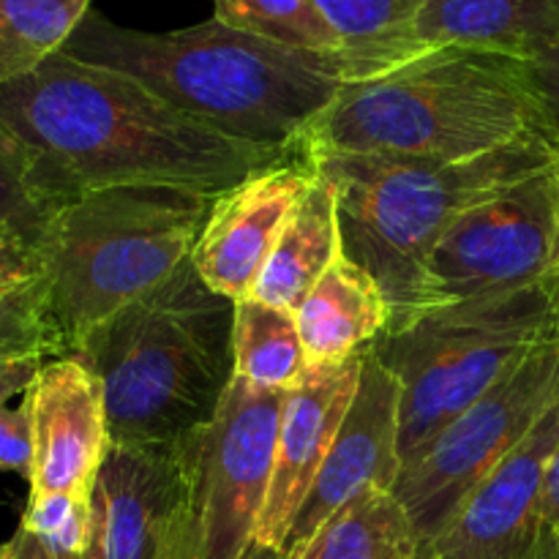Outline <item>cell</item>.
<instances>
[{
    "label": "cell",
    "instance_id": "d590c367",
    "mask_svg": "<svg viewBox=\"0 0 559 559\" xmlns=\"http://www.w3.org/2000/svg\"><path fill=\"white\" fill-rule=\"evenodd\" d=\"M0 555H3V544H0Z\"/></svg>",
    "mask_w": 559,
    "mask_h": 559
},
{
    "label": "cell",
    "instance_id": "5b68a950",
    "mask_svg": "<svg viewBox=\"0 0 559 559\" xmlns=\"http://www.w3.org/2000/svg\"><path fill=\"white\" fill-rule=\"evenodd\" d=\"M306 156L336 191L342 254L380 284L391 309L388 328L431 309L429 257L469 207L559 162V151L544 134L453 164L344 153Z\"/></svg>",
    "mask_w": 559,
    "mask_h": 559
},
{
    "label": "cell",
    "instance_id": "7402d4cb",
    "mask_svg": "<svg viewBox=\"0 0 559 559\" xmlns=\"http://www.w3.org/2000/svg\"><path fill=\"white\" fill-rule=\"evenodd\" d=\"M235 377L260 391H293L309 374L295 311L243 298L235 304Z\"/></svg>",
    "mask_w": 559,
    "mask_h": 559
},
{
    "label": "cell",
    "instance_id": "d4e9b609",
    "mask_svg": "<svg viewBox=\"0 0 559 559\" xmlns=\"http://www.w3.org/2000/svg\"><path fill=\"white\" fill-rule=\"evenodd\" d=\"M213 16L265 41L342 63V41L314 0H213Z\"/></svg>",
    "mask_w": 559,
    "mask_h": 559
},
{
    "label": "cell",
    "instance_id": "7c38bea8",
    "mask_svg": "<svg viewBox=\"0 0 559 559\" xmlns=\"http://www.w3.org/2000/svg\"><path fill=\"white\" fill-rule=\"evenodd\" d=\"M557 442L559 402L475 489L424 559H559V530L540 502Z\"/></svg>",
    "mask_w": 559,
    "mask_h": 559
},
{
    "label": "cell",
    "instance_id": "7a4b0ae2",
    "mask_svg": "<svg viewBox=\"0 0 559 559\" xmlns=\"http://www.w3.org/2000/svg\"><path fill=\"white\" fill-rule=\"evenodd\" d=\"M60 52L123 71L186 118L271 151H300L306 129L347 82L338 60L265 41L216 16L147 33L91 9Z\"/></svg>",
    "mask_w": 559,
    "mask_h": 559
},
{
    "label": "cell",
    "instance_id": "9a60e30c",
    "mask_svg": "<svg viewBox=\"0 0 559 559\" xmlns=\"http://www.w3.org/2000/svg\"><path fill=\"white\" fill-rule=\"evenodd\" d=\"M31 495L91 497L109 451L102 385L76 355L49 358L31 393Z\"/></svg>",
    "mask_w": 559,
    "mask_h": 559
},
{
    "label": "cell",
    "instance_id": "4dcf8cb0",
    "mask_svg": "<svg viewBox=\"0 0 559 559\" xmlns=\"http://www.w3.org/2000/svg\"><path fill=\"white\" fill-rule=\"evenodd\" d=\"M36 278H41V260L0 240V295L25 287Z\"/></svg>",
    "mask_w": 559,
    "mask_h": 559
},
{
    "label": "cell",
    "instance_id": "44dd1931",
    "mask_svg": "<svg viewBox=\"0 0 559 559\" xmlns=\"http://www.w3.org/2000/svg\"><path fill=\"white\" fill-rule=\"evenodd\" d=\"M295 559H424L393 491H364L333 513Z\"/></svg>",
    "mask_w": 559,
    "mask_h": 559
},
{
    "label": "cell",
    "instance_id": "836d02e7",
    "mask_svg": "<svg viewBox=\"0 0 559 559\" xmlns=\"http://www.w3.org/2000/svg\"><path fill=\"white\" fill-rule=\"evenodd\" d=\"M240 559H284L282 557V549H276V546H267V544H260V540H251L249 549L240 555Z\"/></svg>",
    "mask_w": 559,
    "mask_h": 559
},
{
    "label": "cell",
    "instance_id": "f546056e",
    "mask_svg": "<svg viewBox=\"0 0 559 559\" xmlns=\"http://www.w3.org/2000/svg\"><path fill=\"white\" fill-rule=\"evenodd\" d=\"M47 360L44 355L0 360V409L11 407V399H25L33 391Z\"/></svg>",
    "mask_w": 559,
    "mask_h": 559
},
{
    "label": "cell",
    "instance_id": "603a6c76",
    "mask_svg": "<svg viewBox=\"0 0 559 559\" xmlns=\"http://www.w3.org/2000/svg\"><path fill=\"white\" fill-rule=\"evenodd\" d=\"M69 205L36 153L0 129V240L41 260L55 224Z\"/></svg>",
    "mask_w": 559,
    "mask_h": 559
},
{
    "label": "cell",
    "instance_id": "30bf717a",
    "mask_svg": "<svg viewBox=\"0 0 559 559\" xmlns=\"http://www.w3.org/2000/svg\"><path fill=\"white\" fill-rule=\"evenodd\" d=\"M284 396L233 377L216 415L183 440L200 559H240L257 538Z\"/></svg>",
    "mask_w": 559,
    "mask_h": 559
},
{
    "label": "cell",
    "instance_id": "484cf974",
    "mask_svg": "<svg viewBox=\"0 0 559 559\" xmlns=\"http://www.w3.org/2000/svg\"><path fill=\"white\" fill-rule=\"evenodd\" d=\"M25 527L52 559H85L91 540V497L49 491L27 497Z\"/></svg>",
    "mask_w": 559,
    "mask_h": 559
},
{
    "label": "cell",
    "instance_id": "8fae6325",
    "mask_svg": "<svg viewBox=\"0 0 559 559\" xmlns=\"http://www.w3.org/2000/svg\"><path fill=\"white\" fill-rule=\"evenodd\" d=\"M85 559H200L183 440L109 445L91 491Z\"/></svg>",
    "mask_w": 559,
    "mask_h": 559
},
{
    "label": "cell",
    "instance_id": "4fadbf2b",
    "mask_svg": "<svg viewBox=\"0 0 559 559\" xmlns=\"http://www.w3.org/2000/svg\"><path fill=\"white\" fill-rule=\"evenodd\" d=\"M399 469V382L369 347L347 418L284 538L282 557H298L317 530L364 491H393Z\"/></svg>",
    "mask_w": 559,
    "mask_h": 559
},
{
    "label": "cell",
    "instance_id": "e575fe53",
    "mask_svg": "<svg viewBox=\"0 0 559 559\" xmlns=\"http://www.w3.org/2000/svg\"><path fill=\"white\" fill-rule=\"evenodd\" d=\"M555 325H557V336H559V276L555 282Z\"/></svg>",
    "mask_w": 559,
    "mask_h": 559
},
{
    "label": "cell",
    "instance_id": "52a82bcc",
    "mask_svg": "<svg viewBox=\"0 0 559 559\" xmlns=\"http://www.w3.org/2000/svg\"><path fill=\"white\" fill-rule=\"evenodd\" d=\"M555 282L435 306L371 344L399 382L402 464L555 331Z\"/></svg>",
    "mask_w": 559,
    "mask_h": 559
},
{
    "label": "cell",
    "instance_id": "83f0119b",
    "mask_svg": "<svg viewBox=\"0 0 559 559\" xmlns=\"http://www.w3.org/2000/svg\"><path fill=\"white\" fill-rule=\"evenodd\" d=\"M33 393V391H31ZM33 464V415L31 396L16 407L0 409V469L31 478Z\"/></svg>",
    "mask_w": 559,
    "mask_h": 559
},
{
    "label": "cell",
    "instance_id": "9c48e42d",
    "mask_svg": "<svg viewBox=\"0 0 559 559\" xmlns=\"http://www.w3.org/2000/svg\"><path fill=\"white\" fill-rule=\"evenodd\" d=\"M559 276V162L469 207L426 265L431 309Z\"/></svg>",
    "mask_w": 559,
    "mask_h": 559
},
{
    "label": "cell",
    "instance_id": "3957f363",
    "mask_svg": "<svg viewBox=\"0 0 559 559\" xmlns=\"http://www.w3.org/2000/svg\"><path fill=\"white\" fill-rule=\"evenodd\" d=\"M530 134L549 136L524 60L440 47L371 80L344 82L300 151L453 164Z\"/></svg>",
    "mask_w": 559,
    "mask_h": 559
},
{
    "label": "cell",
    "instance_id": "2e32d148",
    "mask_svg": "<svg viewBox=\"0 0 559 559\" xmlns=\"http://www.w3.org/2000/svg\"><path fill=\"white\" fill-rule=\"evenodd\" d=\"M364 355H353L344 364L309 369L306 380L284 396L271 489L257 524L260 544L282 549L347 418V409L358 391Z\"/></svg>",
    "mask_w": 559,
    "mask_h": 559
},
{
    "label": "cell",
    "instance_id": "d6986e66",
    "mask_svg": "<svg viewBox=\"0 0 559 559\" xmlns=\"http://www.w3.org/2000/svg\"><path fill=\"white\" fill-rule=\"evenodd\" d=\"M338 257H342V229H338L336 191L317 173L298 211L278 235L249 298L298 311L306 295L331 271Z\"/></svg>",
    "mask_w": 559,
    "mask_h": 559
},
{
    "label": "cell",
    "instance_id": "ffe728a7",
    "mask_svg": "<svg viewBox=\"0 0 559 559\" xmlns=\"http://www.w3.org/2000/svg\"><path fill=\"white\" fill-rule=\"evenodd\" d=\"M342 41L347 82L371 80L424 55L415 25L424 0H314Z\"/></svg>",
    "mask_w": 559,
    "mask_h": 559
},
{
    "label": "cell",
    "instance_id": "6da1fadb",
    "mask_svg": "<svg viewBox=\"0 0 559 559\" xmlns=\"http://www.w3.org/2000/svg\"><path fill=\"white\" fill-rule=\"evenodd\" d=\"M0 129L36 153L69 202L115 186H173L222 197L300 153L216 134L134 76L66 52L0 82Z\"/></svg>",
    "mask_w": 559,
    "mask_h": 559
},
{
    "label": "cell",
    "instance_id": "e0dca14e",
    "mask_svg": "<svg viewBox=\"0 0 559 559\" xmlns=\"http://www.w3.org/2000/svg\"><path fill=\"white\" fill-rule=\"evenodd\" d=\"M415 36L424 52L464 47L530 60L559 38V0H424Z\"/></svg>",
    "mask_w": 559,
    "mask_h": 559
},
{
    "label": "cell",
    "instance_id": "cb8c5ba5",
    "mask_svg": "<svg viewBox=\"0 0 559 559\" xmlns=\"http://www.w3.org/2000/svg\"><path fill=\"white\" fill-rule=\"evenodd\" d=\"M93 0H0V82L27 74L69 44Z\"/></svg>",
    "mask_w": 559,
    "mask_h": 559
},
{
    "label": "cell",
    "instance_id": "d6a6232c",
    "mask_svg": "<svg viewBox=\"0 0 559 559\" xmlns=\"http://www.w3.org/2000/svg\"><path fill=\"white\" fill-rule=\"evenodd\" d=\"M0 559H52L47 555L41 544L27 533L25 527H16V533L11 535V540L3 544V555Z\"/></svg>",
    "mask_w": 559,
    "mask_h": 559
},
{
    "label": "cell",
    "instance_id": "ac0fdd59",
    "mask_svg": "<svg viewBox=\"0 0 559 559\" xmlns=\"http://www.w3.org/2000/svg\"><path fill=\"white\" fill-rule=\"evenodd\" d=\"M295 320L309 369H320L366 353L388 331L391 309L380 284L342 254L306 295Z\"/></svg>",
    "mask_w": 559,
    "mask_h": 559
},
{
    "label": "cell",
    "instance_id": "8992f818",
    "mask_svg": "<svg viewBox=\"0 0 559 559\" xmlns=\"http://www.w3.org/2000/svg\"><path fill=\"white\" fill-rule=\"evenodd\" d=\"M213 202L173 186H115L60 213L41 251V282L63 355L191 260Z\"/></svg>",
    "mask_w": 559,
    "mask_h": 559
},
{
    "label": "cell",
    "instance_id": "277c9868",
    "mask_svg": "<svg viewBox=\"0 0 559 559\" xmlns=\"http://www.w3.org/2000/svg\"><path fill=\"white\" fill-rule=\"evenodd\" d=\"M235 300L183 262L93 328L71 355L102 385L109 445L180 442L216 415L235 377Z\"/></svg>",
    "mask_w": 559,
    "mask_h": 559
},
{
    "label": "cell",
    "instance_id": "f1b7e54d",
    "mask_svg": "<svg viewBox=\"0 0 559 559\" xmlns=\"http://www.w3.org/2000/svg\"><path fill=\"white\" fill-rule=\"evenodd\" d=\"M524 63H527L530 85H533L535 102L544 118V129L551 145L559 151V38Z\"/></svg>",
    "mask_w": 559,
    "mask_h": 559
},
{
    "label": "cell",
    "instance_id": "5bb4252c",
    "mask_svg": "<svg viewBox=\"0 0 559 559\" xmlns=\"http://www.w3.org/2000/svg\"><path fill=\"white\" fill-rule=\"evenodd\" d=\"M314 175V164L300 151L216 197L191 251L197 273L213 293L235 304L249 298Z\"/></svg>",
    "mask_w": 559,
    "mask_h": 559
},
{
    "label": "cell",
    "instance_id": "ba28073f",
    "mask_svg": "<svg viewBox=\"0 0 559 559\" xmlns=\"http://www.w3.org/2000/svg\"><path fill=\"white\" fill-rule=\"evenodd\" d=\"M559 402L557 325L491 391L442 426L399 469L402 502L426 555L480 484L522 445Z\"/></svg>",
    "mask_w": 559,
    "mask_h": 559
},
{
    "label": "cell",
    "instance_id": "1f68e13d",
    "mask_svg": "<svg viewBox=\"0 0 559 559\" xmlns=\"http://www.w3.org/2000/svg\"><path fill=\"white\" fill-rule=\"evenodd\" d=\"M540 502H544V513L551 524L559 530V442L551 453L549 464H546L544 475V491H540Z\"/></svg>",
    "mask_w": 559,
    "mask_h": 559
},
{
    "label": "cell",
    "instance_id": "4316f807",
    "mask_svg": "<svg viewBox=\"0 0 559 559\" xmlns=\"http://www.w3.org/2000/svg\"><path fill=\"white\" fill-rule=\"evenodd\" d=\"M22 355L63 358V344L49 320L41 278L0 295V360Z\"/></svg>",
    "mask_w": 559,
    "mask_h": 559
}]
</instances>
